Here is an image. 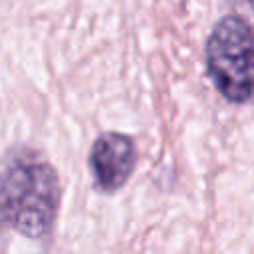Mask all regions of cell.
Segmentation results:
<instances>
[{"label": "cell", "instance_id": "cell-1", "mask_svg": "<svg viewBox=\"0 0 254 254\" xmlns=\"http://www.w3.org/2000/svg\"><path fill=\"white\" fill-rule=\"evenodd\" d=\"M58 200L56 171L38 157H14L0 173V220L28 238H42L52 230Z\"/></svg>", "mask_w": 254, "mask_h": 254}, {"label": "cell", "instance_id": "cell-2", "mask_svg": "<svg viewBox=\"0 0 254 254\" xmlns=\"http://www.w3.org/2000/svg\"><path fill=\"white\" fill-rule=\"evenodd\" d=\"M206 69L232 103L254 97V28L238 16L222 18L206 42Z\"/></svg>", "mask_w": 254, "mask_h": 254}, {"label": "cell", "instance_id": "cell-3", "mask_svg": "<svg viewBox=\"0 0 254 254\" xmlns=\"http://www.w3.org/2000/svg\"><path fill=\"white\" fill-rule=\"evenodd\" d=\"M91 171L105 190L119 189L135 167L133 141L121 133H103L91 147Z\"/></svg>", "mask_w": 254, "mask_h": 254}, {"label": "cell", "instance_id": "cell-4", "mask_svg": "<svg viewBox=\"0 0 254 254\" xmlns=\"http://www.w3.org/2000/svg\"><path fill=\"white\" fill-rule=\"evenodd\" d=\"M248 2H250V6H252V8H254V0H248Z\"/></svg>", "mask_w": 254, "mask_h": 254}]
</instances>
